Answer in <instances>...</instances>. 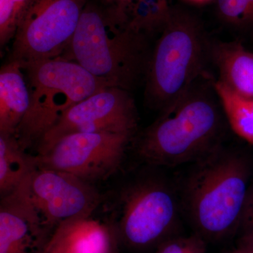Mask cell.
<instances>
[{
	"label": "cell",
	"instance_id": "cell-23",
	"mask_svg": "<svg viewBox=\"0 0 253 253\" xmlns=\"http://www.w3.org/2000/svg\"><path fill=\"white\" fill-rule=\"evenodd\" d=\"M226 253H243V251L241 248H240L239 246H237L236 249L232 250V251H229V252Z\"/></svg>",
	"mask_w": 253,
	"mask_h": 253
},
{
	"label": "cell",
	"instance_id": "cell-6",
	"mask_svg": "<svg viewBox=\"0 0 253 253\" xmlns=\"http://www.w3.org/2000/svg\"><path fill=\"white\" fill-rule=\"evenodd\" d=\"M116 224L119 241L136 250L160 246L175 236L179 206L170 186L161 179H139L123 190Z\"/></svg>",
	"mask_w": 253,
	"mask_h": 253
},
{
	"label": "cell",
	"instance_id": "cell-9",
	"mask_svg": "<svg viewBox=\"0 0 253 253\" xmlns=\"http://www.w3.org/2000/svg\"><path fill=\"white\" fill-rule=\"evenodd\" d=\"M134 135L124 133H74L36 155L37 166L74 174L89 183L105 180L122 166Z\"/></svg>",
	"mask_w": 253,
	"mask_h": 253
},
{
	"label": "cell",
	"instance_id": "cell-5",
	"mask_svg": "<svg viewBox=\"0 0 253 253\" xmlns=\"http://www.w3.org/2000/svg\"><path fill=\"white\" fill-rule=\"evenodd\" d=\"M31 103L15 136L24 149L38 144L46 131L73 106L113 86L62 56L23 63Z\"/></svg>",
	"mask_w": 253,
	"mask_h": 253
},
{
	"label": "cell",
	"instance_id": "cell-18",
	"mask_svg": "<svg viewBox=\"0 0 253 253\" xmlns=\"http://www.w3.org/2000/svg\"><path fill=\"white\" fill-rule=\"evenodd\" d=\"M29 0H0V44L14 40Z\"/></svg>",
	"mask_w": 253,
	"mask_h": 253
},
{
	"label": "cell",
	"instance_id": "cell-15",
	"mask_svg": "<svg viewBox=\"0 0 253 253\" xmlns=\"http://www.w3.org/2000/svg\"><path fill=\"white\" fill-rule=\"evenodd\" d=\"M169 0H132L124 11L131 29L151 37L161 33L170 18Z\"/></svg>",
	"mask_w": 253,
	"mask_h": 253
},
{
	"label": "cell",
	"instance_id": "cell-4",
	"mask_svg": "<svg viewBox=\"0 0 253 253\" xmlns=\"http://www.w3.org/2000/svg\"><path fill=\"white\" fill-rule=\"evenodd\" d=\"M204 23L194 11L172 6L170 18L151 50L145 81L150 106L163 112L187 93L210 61Z\"/></svg>",
	"mask_w": 253,
	"mask_h": 253
},
{
	"label": "cell",
	"instance_id": "cell-19",
	"mask_svg": "<svg viewBox=\"0 0 253 253\" xmlns=\"http://www.w3.org/2000/svg\"><path fill=\"white\" fill-rule=\"evenodd\" d=\"M156 253H206V241L196 234L173 236L160 245Z\"/></svg>",
	"mask_w": 253,
	"mask_h": 253
},
{
	"label": "cell",
	"instance_id": "cell-10",
	"mask_svg": "<svg viewBox=\"0 0 253 253\" xmlns=\"http://www.w3.org/2000/svg\"><path fill=\"white\" fill-rule=\"evenodd\" d=\"M137 126V111L129 91L107 86L66 111L37 145V154L68 134L113 132L134 135Z\"/></svg>",
	"mask_w": 253,
	"mask_h": 253
},
{
	"label": "cell",
	"instance_id": "cell-7",
	"mask_svg": "<svg viewBox=\"0 0 253 253\" xmlns=\"http://www.w3.org/2000/svg\"><path fill=\"white\" fill-rule=\"evenodd\" d=\"M89 0H29L13 42L11 60L23 63L62 56Z\"/></svg>",
	"mask_w": 253,
	"mask_h": 253
},
{
	"label": "cell",
	"instance_id": "cell-11",
	"mask_svg": "<svg viewBox=\"0 0 253 253\" xmlns=\"http://www.w3.org/2000/svg\"><path fill=\"white\" fill-rule=\"evenodd\" d=\"M1 199L0 253H33L48 233L41 217L16 191Z\"/></svg>",
	"mask_w": 253,
	"mask_h": 253
},
{
	"label": "cell",
	"instance_id": "cell-14",
	"mask_svg": "<svg viewBox=\"0 0 253 253\" xmlns=\"http://www.w3.org/2000/svg\"><path fill=\"white\" fill-rule=\"evenodd\" d=\"M37 167L36 156L28 154L15 134L0 133V194L14 192Z\"/></svg>",
	"mask_w": 253,
	"mask_h": 253
},
{
	"label": "cell",
	"instance_id": "cell-8",
	"mask_svg": "<svg viewBox=\"0 0 253 253\" xmlns=\"http://www.w3.org/2000/svg\"><path fill=\"white\" fill-rule=\"evenodd\" d=\"M14 191L36 211L48 231L91 217L101 196L91 183L70 173L37 167Z\"/></svg>",
	"mask_w": 253,
	"mask_h": 253
},
{
	"label": "cell",
	"instance_id": "cell-3",
	"mask_svg": "<svg viewBox=\"0 0 253 253\" xmlns=\"http://www.w3.org/2000/svg\"><path fill=\"white\" fill-rule=\"evenodd\" d=\"M184 191V206L195 234L219 241L239 231L251 174L241 153L219 145L195 162Z\"/></svg>",
	"mask_w": 253,
	"mask_h": 253
},
{
	"label": "cell",
	"instance_id": "cell-22",
	"mask_svg": "<svg viewBox=\"0 0 253 253\" xmlns=\"http://www.w3.org/2000/svg\"><path fill=\"white\" fill-rule=\"evenodd\" d=\"M237 246L242 250L243 253H253V235L242 234L240 236Z\"/></svg>",
	"mask_w": 253,
	"mask_h": 253
},
{
	"label": "cell",
	"instance_id": "cell-2",
	"mask_svg": "<svg viewBox=\"0 0 253 253\" xmlns=\"http://www.w3.org/2000/svg\"><path fill=\"white\" fill-rule=\"evenodd\" d=\"M150 38L129 28L109 6L89 0L61 56L111 86L130 91L146 76Z\"/></svg>",
	"mask_w": 253,
	"mask_h": 253
},
{
	"label": "cell",
	"instance_id": "cell-16",
	"mask_svg": "<svg viewBox=\"0 0 253 253\" xmlns=\"http://www.w3.org/2000/svg\"><path fill=\"white\" fill-rule=\"evenodd\" d=\"M214 87L231 129L253 145V99L236 94L218 80L214 81Z\"/></svg>",
	"mask_w": 253,
	"mask_h": 253
},
{
	"label": "cell",
	"instance_id": "cell-24",
	"mask_svg": "<svg viewBox=\"0 0 253 253\" xmlns=\"http://www.w3.org/2000/svg\"><path fill=\"white\" fill-rule=\"evenodd\" d=\"M41 253H53L52 251H51V250H50L49 249V248H48L47 246H46V245L45 247H44V250H43V251H42Z\"/></svg>",
	"mask_w": 253,
	"mask_h": 253
},
{
	"label": "cell",
	"instance_id": "cell-1",
	"mask_svg": "<svg viewBox=\"0 0 253 253\" xmlns=\"http://www.w3.org/2000/svg\"><path fill=\"white\" fill-rule=\"evenodd\" d=\"M226 121L214 80L204 73L141 133L136 141V153L153 166L196 162L221 145Z\"/></svg>",
	"mask_w": 253,
	"mask_h": 253
},
{
	"label": "cell",
	"instance_id": "cell-13",
	"mask_svg": "<svg viewBox=\"0 0 253 253\" xmlns=\"http://www.w3.org/2000/svg\"><path fill=\"white\" fill-rule=\"evenodd\" d=\"M30 103L31 95L23 63L10 60L0 71V133L16 134Z\"/></svg>",
	"mask_w": 253,
	"mask_h": 253
},
{
	"label": "cell",
	"instance_id": "cell-12",
	"mask_svg": "<svg viewBox=\"0 0 253 253\" xmlns=\"http://www.w3.org/2000/svg\"><path fill=\"white\" fill-rule=\"evenodd\" d=\"M210 61L217 69L218 81L244 97L253 99V52L241 41L211 39Z\"/></svg>",
	"mask_w": 253,
	"mask_h": 253
},
{
	"label": "cell",
	"instance_id": "cell-20",
	"mask_svg": "<svg viewBox=\"0 0 253 253\" xmlns=\"http://www.w3.org/2000/svg\"><path fill=\"white\" fill-rule=\"evenodd\" d=\"M242 234L253 235V211L243 212L240 221L239 231Z\"/></svg>",
	"mask_w": 253,
	"mask_h": 253
},
{
	"label": "cell",
	"instance_id": "cell-25",
	"mask_svg": "<svg viewBox=\"0 0 253 253\" xmlns=\"http://www.w3.org/2000/svg\"><path fill=\"white\" fill-rule=\"evenodd\" d=\"M190 1H196V2H204V1H208V0H190Z\"/></svg>",
	"mask_w": 253,
	"mask_h": 253
},
{
	"label": "cell",
	"instance_id": "cell-21",
	"mask_svg": "<svg viewBox=\"0 0 253 253\" xmlns=\"http://www.w3.org/2000/svg\"><path fill=\"white\" fill-rule=\"evenodd\" d=\"M132 0H102L103 4L124 15L125 10Z\"/></svg>",
	"mask_w": 253,
	"mask_h": 253
},
{
	"label": "cell",
	"instance_id": "cell-17",
	"mask_svg": "<svg viewBox=\"0 0 253 253\" xmlns=\"http://www.w3.org/2000/svg\"><path fill=\"white\" fill-rule=\"evenodd\" d=\"M215 11L237 41H253V0H215Z\"/></svg>",
	"mask_w": 253,
	"mask_h": 253
}]
</instances>
